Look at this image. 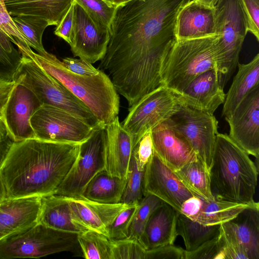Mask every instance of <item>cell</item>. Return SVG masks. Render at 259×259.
Here are the masks:
<instances>
[{
    "instance_id": "cell-1",
    "label": "cell",
    "mask_w": 259,
    "mask_h": 259,
    "mask_svg": "<svg viewBox=\"0 0 259 259\" xmlns=\"http://www.w3.org/2000/svg\"><path fill=\"white\" fill-rule=\"evenodd\" d=\"M191 0H133L118 7L98 69L107 72L128 107L162 86L166 57L176 40L177 14Z\"/></svg>"
},
{
    "instance_id": "cell-2",
    "label": "cell",
    "mask_w": 259,
    "mask_h": 259,
    "mask_svg": "<svg viewBox=\"0 0 259 259\" xmlns=\"http://www.w3.org/2000/svg\"><path fill=\"white\" fill-rule=\"evenodd\" d=\"M80 144L36 138L14 142L0 167L6 199L55 194L77 157Z\"/></svg>"
},
{
    "instance_id": "cell-3",
    "label": "cell",
    "mask_w": 259,
    "mask_h": 259,
    "mask_svg": "<svg viewBox=\"0 0 259 259\" xmlns=\"http://www.w3.org/2000/svg\"><path fill=\"white\" fill-rule=\"evenodd\" d=\"M18 50L64 84L91 111L103 126L112 121L119 111V98L111 79L104 71L83 76L68 70L62 61L48 52L40 54L28 45L19 44Z\"/></svg>"
},
{
    "instance_id": "cell-4",
    "label": "cell",
    "mask_w": 259,
    "mask_h": 259,
    "mask_svg": "<svg viewBox=\"0 0 259 259\" xmlns=\"http://www.w3.org/2000/svg\"><path fill=\"white\" fill-rule=\"evenodd\" d=\"M249 155L226 134L218 133L210 169L215 199L253 204L258 168Z\"/></svg>"
},
{
    "instance_id": "cell-5",
    "label": "cell",
    "mask_w": 259,
    "mask_h": 259,
    "mask_svg": "<svg viewBox=\"0 0 259 259\" xmlns=\"http://www.w3.org/2000/svg\"><path fill=\"white\" fill-rule=\"evenodd\" d=\"M218 35L176 40L166 57L161 73L162 85L180 93L195 77L216 68Z\"/></svg>"
},
{
    "instance_id": "cell-6",
    "label": "cell",
    "mask_w": 259,
    "mask_h": 259,
    "mask_svg": "<svg viewBox=\"0 0 259 259\" xmlns=\"http://www.w3.org/2000/svg\"><path fill=\"white\" fill-rule=\"evenodd\" d=\"M22 60L14 81L30 89L42 105L53 106L67 111L93 128L103 126L90 109L64 84L33 60L21 55Z\"/></svg>"
},
{
    "instance_id": "cell-7",
    "label": "cell",
    "mask_w": 259,
    "mask_h": 259,
    "mask_svg": "<svg viewBox=\"0 0 259 259\" xmlns=\"http://www.w3.org/2000/svg\"><path fill=\"white\" fill-rule=\"evenodd\" d=\"M216 19V69L224 88L239 63L248 32L240 0H219L214 6Z\"/></svg>"
},
{
    "instance_id": "cell-8",
    "label": "cell",
    "mask_w": 259,
    "mask_h": 259,
    "mask_svg": "<svg viewBox=\"0 0 259 259\" xmlns=\"http://www.w3.org/2000/svg\"><path fill=\"white\" fill-rule=\"evenodd\" d=\"M77 235L38 223L22 233L0 240V259L39 258L73 251L79 246Z\"/></svg>"
},
{
    "instance_id": "cell-9",
    "label": "cell",
    "mask_w": 259,
    "mask_h": 259,
    "mask_svg": "<svg viewBox=\"0 0 259 259\" xmlns=\"http://www.w3.org/2000/svg\"><path fill=\"white\" fill-rule=\"evenodd\" d=\"M181 104L175 93L162 85L128 108L121 123L131 136L133 148L144 134L176 113Z\"/></svg>"
},
{
    "instance_id": "cell-10",
    "label": "cell",
    "mask_w": 259,
    "mask_h": 259,
    "mask_svg": "<svg viewBox=\"0 0 259 259\" xmlns=\"http://www.w3.org/2000/svg\"><path fill=\"white\" fill-rule=\"evenodd\" d=\"M174 129L187 142L210 171L219 133L218 122L213 114L181 104L170 118Z\"/></svg>"
},
{
    "instance_id": "cell-11",
    "label": "cell",
    "mask_w": 259,
    "mask_h": 259,
    "mask_svg": "<svg viewBox=\"0 0 259 259\" xmlns=\"http://www.w3.org/2000/svg\"><path fill=\"white\" fill-rule=\"evenodd\" d=\"M105 126L94 128L88 139L80 144L77 157L55 194L81 197L90 180L105 170Z\"/></svg>"
},
{
    "instance_id": "cell-12",
    "label": "cell",
    "mask_w": 259,
    "mask_h": 259,
    "mask_svg": "<svg viewBox=\"0 0 259 259\" xmlns=\"http://www.w3.org/2000/svg\"><path fill=\"white\" fill-rule=\"evenodd\" d=\"M30 121L35 138L52 142L81 144L94 129L71 113L45 104L34 112Z\"/></svg>"
},
{
    "instance_id": "cell-13",
    "label": "cell",
    "mask_w": 259,
    "mask_h": 259,
    "mask_svg": "<svg viewBox=\"0 0 259 259\" xmlns=\"http://www.w3.org/2000/svg\"><path fill=\"white\" fill-rule=\"evenodd\" d=\"M143 190L144 196L154 195L179 212L186 200L198 196L182 182L175 171L160 160L155 152L144 170Z\"/></svg>"
},
{
    "instance_id": "cell-14",
    "label": "cell",
    "mask_w": 259,
    "mask_h": 259,
    "mask_svg": "<svg viewBox=\"0 0 259 259\" xmlns=\"http://www.w3.org/2000/svg\"><path fill=\"white\" fill-rule=\"evenodd\" d=\"M229 136L256 159L259 156V85L244 98L234 112L225 118Z\"/></svg>"
},
{
    "instance_id": "cell-15",
    "label": "cell",
    "mask_w": 259,
    "mask_h": 259,
    "mask_svg": "<svg viewBox=\"0 0 259 259\" xmlns=\"http://www.w3.org/2000/svg\"><path fill=\"white\" fill-rule=\"evenodd\" d=\"M41 105L39 100L30 89L15 82L2 116L14 142L35 138L30 120Z\"/></svg>"
},
{
    "instance_id": "cell-16",
    "label": "cell",
    "mask_w": 259,
    "mask_h": 259,
    "mask_svg": "<svg viewBox=\"0 0 259 259\" xmlns=\"http://www.w3.org/2000/svg\"><path fill=\"white\" fill-rule=\"evenodd\" d=\"M109 32L99 30L87 13L75 1L74 21L69 45L74 57L93 64L105 55Z\"/></svg>"
},
{
    "instance_id": "cell-17",
    "label": "cell",
    "mask_w": 259,
    "mask_h": 259,
    "mask_svg": "<svg viewBox=\"0 0 259 259\" xmlns=\"http://www.w3.org/2000/svg\"><path fill=\"white\" fill-rule=\"evenodd\" d=\"M175 94L182 104L211 114L224 103L226 97L216 68L200 74L182 92Z\"/></svg>"
},
{
    "instance_id": "cell-18",
    "label": "cell",
    "mask_w": 259,
    "mask_h": 259,
    "mask_svg": "<svg viewBox=\"0 0 259 259\" xmlns=\"http://www.w3.org/2000/svg\"><path fill=\"white\" fill-rule=\"evenodd\" d=\"M41 197L6 198L0 203V240L22 233L38 223Z\"/></svg>"
},
{
    "instance_id": "cell-19",
    "label": "cell",
    "mask_w": 259,
    "mask_h": 259,
    "mask_svg": "<svg viewBox=\"0 0 259 259\" xmlns=\"http://www.w3.org/2000/svg\"><path fill=\"white\" fill-rule=\"evenodd\" d=\"M154 152L174 171L198 158L185 140L174 129L170 118L151 130Z\"/></svg>"
},
{
    "instance_id": "cell-20",
    "label": "cell",
    "mask_w": 259,
    "mask_h": 259,
    "mask_svg": "<svg viewBox=\"0 0 259 259\" xmlns=\"http://www.w3.org/2000/svg\"><path fill=\"white\" fill-rule=\"evenodd\" d=\"M175 33L176 40L217 35L214 7L190 1L180 9L177 14Z\"/></svg>"
},
{
    "instance_id": "cell-21",
    "label": "cell",
    "mask_w": 259,
    "mask_h": 259,
    "mask_svg": "<svg viewBox=\"0 0 259 259\" xmlns=\"http://www.w3.org/2000/svg\"><path fill=\"white\" fill-rule=\"evenodd\" d=\"M259 206L223 200L212 201L194 196L182 205L180 212L202 225L212 226L229 222L244 209Z\"/></svg>"
},
{
    "instance_id": "cell-22",
    "label": "cell",
    "mask_w": 259,
    "mask_h": 259,
    "mask_svg": "<svg viewBox=\"0 0 259 259\" xmlns=\"http://www.w3.org/2000/svg\"><path fill=\"white\" fill-rule=\"evenodd\" d=\"M105 170L110 175L126 179L133 144L118 116L105 126Z\"/></svg>"
},
{
    "instance_id": "cell-23",
    "label": "cell",
    "mask_w": 259,
    "mask_h": 259,
    "mask_svg": "<svg viewBox=\"0 0 259 259\" xmlns=\"http://www.w3.org/2000/svg\"><path fill=\"white\" fill-rule=\"evenodd\" d=\"M178 212L163 202L153 211L138 241L145 250L174 244L178 236Z\"/></svg>"
},
{
    "instance_id": "cell-24",
    "label": "cell",
    "mask_w": 259,
    "mask_h": 259,
    "mask_svg": "<svg viewBox=\"0 0 259 259\" xmlns=\"http://www.w3.org/2000/svg\"><path fill=\"white\" fill-rule=\"evenodd\" d=\"M66 197L75 214L85 226L107 237L109 226L118 214L129 205L120 202L100 203L82 197Z\"/></svg>"
},
{
    "instance_id": "cell-25",
    "label": "cell",
    "mask_w": 259,
    "mask_h": 259,
    "mask_svg": "<svg viewBox=\"0 0 259 259\" xmlns=\"http://www.w3.org/2000/svg\"><path fill=\"white\" fill-rule=\"evenodd\" d=\"M38 223L54 229L77 234L90 230L75 214L66 196L57 194L41 197Z\"/></svg>"
},
{
    "instance_id": "cell-26",
    "label": "cell",
    "mask_w": 259,
    "mask_h": 259,
    "mask_svg": "<svg viewBox=\"0 0 259 259\" xmlns=\"http://www.w3.org/2000/svg\"><path fill=\"white\" fill-rule=\"evenodd\" d=\"M74 0H5L12 16H30L42 18L57 26Z\"/></svg>"
},
{
    "instance_id": "cell-27",
    "label": "cell",
    "mask_w": 259,
    "mask_h": 259,
    "mask_svg": "<svg viewBox=\"0 0 259 259\" xmlns=\"http://www.w3.org/2000/svg\"><path fill=\"white\" fill-rule=\"evenodd\" d=\"M238 70L226 94L222 116L229 117L244 98L259 85V54L247 64H238Z\"/></svg>"
},
{
    "instance_id": "cell-28",
    "label": "cell",
    "mask_w": 259,
    "mask_h": 259,
    "mask_svg": "<svg viewBox=\"0 0 259 259\" xmlns=\"http://www.w3.org/2000/svg\"><path fill=\"white\" fill-rule=\"evenodd\" d=\"M126 182V179L112 176L104 170L90 180L81 197L100 203H120Z\"/></svg>"
},
{
    "instance_id": "cell-29",
    "label": "cell",
    "mask_w": 259,
    "mask_h": 259,
    "mask_svg": "<svg viewBox=\"0 0 259 259\" xmlns=\"http://www.w3.org/2000/svg\"><path fill=\"white\" fill-rule=\"evenodd\" d=\"M229 222L248 259H259V206L244 209Z\"/></svg>"
},
{
    "instance_id": "cell-30",
    "label": "cell",
    "mask_w": 259,
    "mask_h": 259,
    "mask_svg": "<svg viewBox=\"0 0 259 259\" xmlns=\"http://www.w3.org/2000/svg\"><path fill=\"white\" fill-rule=\"evenodd\" d=\"M182 182L199 197L215 200L211 189L210 171L198 158L175 171Z\"/></svg>"
},
{
    "instance_id": "cell-31",
    "label": "cell",
    "mask_w": 259,
    "mask_h": 259,
    "mask_svg": "<svg viewBox=\"0 0 259 259\" xmlns=\"http://www.w3.org/2000/svg\"><path fill=\"white\" fill-rule=\"evenodd\" d=\"M177 231L183 239L185 250L191 251L218 236L220 225H204L178 212Z\"/></svg>"
},
{
    "instance_id": "cell-32",
    "label": "cell",
    "mask_w": 259,
    "mask_h": 259,
    "mask_svg": "<svg viewBox=\"0 0 259 259\" xmlns=\"http://www.w3.org/2000/svg\"><path fill=\"white\" fill-rule=\"evenodd\" d=\"M77 241L84 258L111 259L112 241L104 234L89 230L78 234Z\"/></svg>"
},
{
    "instance_id": "cell-33",
    "label": "cell",
    "mask_w": 259,
    "mask_h": 259,
    "mask_svg": "<svg viewBox=\"0 0 259 259\" xmlns=\"http://www.w3.org/2000/svg\"><path fill=\"white\" fill-rule=\"evenodd\" d=\"M12 19L30 48L40 54L47 52L43 47L42 37L46 28L50 26L48 21L30 16H18L12 17Z\"/></svg>"
},
{
    "instance_id": "cell-34",
    "label": "cell",
    "mask_w": 259,
    "mask_h": 259,
    "mask_svg": "<svg viewBox=\"0 0 259 259\" xmlns=\"http://www.w3.org/2000/svg\"><path fill=\"white\" fill-rule=\"evenodd\" d=\"M12 43L0 31V77L7 81H14L22 60L20 52Z\"/></svg>"
},
{
    "instance_id": "cell-35",
    "label": "cell",
    "mask_w": 259,
    "mask_h": 259,
    "mask_svg": "<svg viewBox=\"0 0 259 259\" xmlns=\"http://www.w3.org/2000/svg\"><path fill=\"white\" fill-rule=\"evenodd\" d=\"M158 197L146 194L139 202L133 217L127 238L139 241L153 211L161 203Z\"/></svg>"
},
{
    "instance_id": "cell-36",
    "label": "cell",
    "mask_w": 259,
    "mask_h": 259,
    "mask_svg": "<svg viewBox=\"0 0 259 259\" xmlns=\"http://www.w3.org/2000/svg\"><path fill=\"white\" fill-rule=\"evenodd\" d=\"M87 13L97 28L109 32L117 8L103 0H74Z\"/></svg>"
},
{
    "instance_id": "cell-37",
    "label": "cell",
    "mask_w": 259,
    "mask_h": 259,
    "mask_svg": "<svg viewBox=\"0 0 259 259\" xmlns=\"http://www.w3.org/2000/svg\"><path fill=\"white\" fill-rule=\"evenodd\" d=\"M144 171H140L132 155L126 182L120 202L128 205L137 204L144 197L143 182Z\"/></svg>"
},
{
    "instance_id": "cell-38",
    "label": "cell",
    "mask_w": 259,
    "mask_h": 259,
    "mask_svg": "<svg viewBox=\"0 0 259 259\" xmlns=\"http://www.w3.org/2000/svg\"><path fill=\"white\" fill-rule=\"evenodd\" d=\"M220 235L224 259H248L230 222L220 225Z\"/></svg>"
},
{
    "instance_id": "cell-39",
    "label": "cell",
    "mask_w": 259,
    "mask_h": 259,
    "mask_svg": "<svg viewBox=\"0 0 259 259\" xmlns=\"http://www.w3.org/2000/svg\"><path fill=\"white\" fill-rule=\"evenodd\" d=\"M138 203L128 205L116 217L108 228V237L111 240L126 239Z\"/></svg>"
},
{
    "instance_id": "cell-40",
    "label": "cell",
    "mask_w": 259,
    "mask_h": 259,
    "mask_svg": "<svg viewBox=\"0 0 259 259\" xmlns=\"http://www.w3.org/2000/svg\"><path fill=\"white\" fill-rule=\"evenodd\" d=\"M112 241L111 259H144L145 250L137 240L126 238Z\"/></svg>"
},
{
    "instance_id": "cell-41",
    "label": "cell",
    "mask_w": 259,
    "mask_h": 259,
    "mask_svg": "<svg viewBox=\"0 0 259 259\" xmlns=\"http://www.w3.org/2000/svg\"><path fill=\"white\" fill-rule=\"evenodd\" d=\"M184 259H224L220 233L191 251L185 250Z\"/></svg>"
},
{
    "instance_id": "cell-42",
    "label": "cell",
    "mask_w": 259,
    "mask_h": 259,
    "mask_svg": "<svg viewBox=\"0 0 259 259\" xmlns=\"http://www.w3.org/2000/svg\"><path fill=\"white\" fill-rule=\"evenodd\" d=\"M154 152L150 130L141 138L133 149L132 155L140 171H144Z\"/></svg>"
},
{
    "instance_id": "cell-43",
    "label": "cell",
    "mask_w": 259,
    "mask_h": 259,
    "mask_svg": "<svg viewBox=\"0 0 259 259\" xmlns=\"http://www.w3.org/2000/svg\"><path fill=\"white\" fill-rule=\"evenodd\" d=\"M0 31L7 35L15 45L19 42L28 45L26 39L14 23L12 17L9 14L5 0H0Z\"/></svg>"
},
{
    "instance_id": "cell-44",
    "label": "cell",
    "mask_w": 259,
    "mask_h": 259,
    "mask_svg": "<svg viewBox=\"0 0 259 259\" xmlns=\"http://www.w3.org/2000/svg\"><path fill=\"white\" fill-rule=\"evenodd\" d=\"M248 32L259 41V0H240Z\"/></svg>"
},
{
    "instance_id": "cell-45",
    "label": "cell",
    "mask_w": 259,
    "mask_h": 259,
    "mask_svg": "<svg viewBox=\"0 0 259 259\" xmlns=\"http://www.w3.org/2000/svg\"><path fill=\"white\" fill-rule=\"evenodd\" d=\"M185 250L174 244L145 250L144 259H184Z\"/></svg>"
},
{
    "instance_id": "cell-46",
    "label": "cell",
    "mask_w": 259,
    "mask_h": 259,
    "mask_svg": "<svg viewBox=\"0 0 259 259\" xmlns=\"http://www.w3.org/2000/svg\"><path fill=\"white\" fill-rule=\"evenodd\" d=\"M62 63L68 70L80 75H95L100 71L95 68L92 63L81 58L66 57L63 59Z\"/></svg>"
},
{
    "instance_id": "cell-47",
    "label": "cell",
    "mask_w": 259,
    "mask_h": 259,
    "mask_svg": "<svg viewBox=\"0 0 259 259\" xmlns=\"http://www.w3.org/2000/svg\"><path fill=\"white\" fill-rule=\"evenodd\" d=\"M75 1L72 2L65 14L56 26L54 34L62 38L69 44L70 42V37L72 31Z\"/></svg>"
},
{
    "instance_id": "cell-48",
    "label": "cell",
    "mask_w": 259,
    "mask_h": 259,
    "mask_svg": "<svg viewBox=\"0 0 259 259\" xmlns=\"http://www.w3.org/2000/svg\"><path fill=\"white\" fill-rule=\"evenodd\" d=\"M14 84V81H7L0 77V117Z\"/></svg>"
},
{
    "instance_id": "cell-49",
    "label": "cell",
    "mask_w": 259,
    "mask_h": 259,
    "mask_svg": "<svg viewBox=\"0 0 259 259\" xmlns=\"http://www.w3.org/2000/svg\"><path fill=\"white\" fill-rule=\"evenodd\" d=\"M14 142L11 137L0 141V167Z\"/></svg>"
},
{
    "instance_id": "cell-50",
    "label": "cell",
    "mask_w": 259,
    "mask_h": 259,
    "mask_svg": "<svg viewBox=\"0 0 259 259\" xmlns=\"http://www.w3.org/2000/svg\"><path fill=\"white\" fill-rule=\"evenodd\" d=\"M11 137L2 117H0V141Z\"/></svg>"
},
{
    "instance_id": "cell-51",
    "label": "cell",
    "mask_w": 259,
    "mask_h": 259,
    "mask_svg": "<svg viewBox=\"0 0 259 259\" xmlns=\"http://www.w3.org/2000/svg\"><path fill=\"white\" fill-rule=\"evenodd\" d=\"M112 7L117 8L133 0H103Z\"/></svg>"
},
{
    "instance_id": "cell-52",
    "label": "cell",
    "mask_w": 259,
    "mask_h": 259,
    "mask_svg": "<svg viewBox=\"0 0 259 259\" xmlns=\"http://www.w3.org/2000/svg\"><path fill=\"white\" fill-rule=\"evenodd\" d=\"M6 198V188L0 172V203H1Z\"/></svg>"
},
{
    "instance_id": "cell-53",
    "label": "cell",
    "mask_w": 259,
    "mask_h": 259,
    "mask_svg": "<svg viewBox=\"0 0 259 259\" xmlns=\"http://www.w3.org/2000/svg\"><path fill=\"white\" fill-rule=\"evenodd\" d=\"M210 7H214L219 0H194Z\"/></svg>"
}]
</instances>
